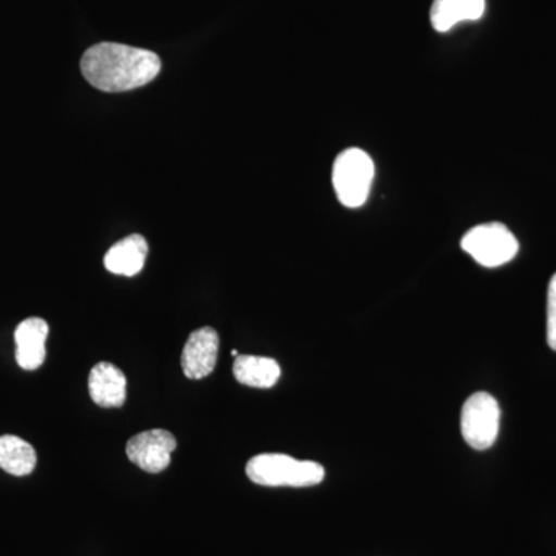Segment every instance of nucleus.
Segmentation results:
<instances>
[{
    "mask_svg": "<svg viewBox=\"0 0 556 556\" xmlns=\"http://www.w3.org/2000/svg\"><path fill=\"white\" fill-rule=\"evenodd\" d=\"M80 72L94 89L119 93L152 83L160 75L161 60L150 50L101 42L84 53Z\"/></svg>",
    "mask_w": 556,
    "mask_h": 556,
    "instance_id": "nucleus-1",
    "label": "nucleus"
},
{
    "mask_svg": "<svg viewBox=\"0 0 556 556\" xmlns=\"http://www.w3.org/2000/svg\"><path fill=\"white\" fill-rule=\"evenodd\" d=\"M248 478L265 486H313L325 479V468L313 460H298L281 453H263L249 460Z\"/></svg>",
    "mask_w": 556,
    "mask_h": 556,
    "instance_id": "nucleus-2",
    "label": "nucleus"
},
{
    "mask_svg": "<svg viewBox=\"0 0 556 556\" xmlns=\"http://www.w3.org/2000/svg\"><path fill=\"white\" fill-rule=\"evenodd\" d=\"M375 179V163L362 149H346L340 153L332 166V186L340 203L357 208L367 203Z\"/></svg>",
    "mask_w": 556,
    "mask_h": 556,
    "instance_id": "nucleus-3",
    "label": "nucleus"
},
{
    "mask_svg": "<svg viewBox=\"0 0 556 556\" xmlns=\"http://www.w3.org/2000/svg\"><path fill=\"white\" fill-rule=\"evenodd\" d=\"M460 248L479 265L497 268L515 258L519 243L507 226L486 223L468 230L460 241Z\"/></svg>",
    "mask_w": 556,
    "mask_h": 556,
    "instance_id": "nucleus-4",
    "label": "nucleus"
},
{
    "mask_svg": "<svg viewBox=\"0 0 556 556\" xmlns=\"http://www.w3.org/2000/svg\"><path fill=\"white\" fill-rule=\"evenodd\" d=\"M500 404L492 394L482 391L471 394L460 413L464 441L475 450L492 447L500 433Z\"/></svg>",
    "mask_w": 556,
    "mask_h": 556,
    "instance_id": "nucleus-5",
    "label": "nucleus"
},
{
    "mask_svg": "<svg viewBox=\"0 0 556 556\" xmlns=\"http://www.w3.org/2000/svg\"><path fill=\"white\" fill-rule=\"evenodd\" d=\"M177 439L166 430L142 431L127 442L126 453L135 466L148 473H160L170 466Z\"/></svg>",
    "mask_w": 556,
    "mask_h": 556,
    "instance_id": "nucleus-6",
    "label": "nucleus"
},
{
    "mask_svg": "<svg viewBox=\"0 0 556 556\" xmlns=\"http://www.w3.org/2000/svg\"><path fill=\"white\" fill-rule=\"evenodd\" d=\"M219 338L214 328H200L190 334L182 350L181 367L186 378H207L217 365Z\"/></svg>",
    "mask_w": 556,
    "mask_h": 556,
    "instance_id": "nucleus-7",
    "label": "nucleus"
},
{
    "mask_svg": "<svg viewBox=\"0 0 556 556\" xmlns=\"http://www.w3.org/2000/svg\"><path fill=\"white\" fill-rule=\"evenodd\" d=\"M47 338H49V324L43 318L30 317L21 321L14 332V340H16V362L22 369L35 371L46 362Z\"/></svg>",
    "mask_w": 556,
    "mask_h": 556,
    "instance_id": "nucleus-8",
    "label": "nucleus"
},
{
    "mask_svg": "<svg viewBox=\"0 0 556 556\" xmlns=\"http://www.w3.org/2000/svg\"><path fill=\"white\" fill-rule=\"evenodd\" d=\"M127 379L118 367L109 362L94 365L90 371L91 401L104 408L123 407L126 402Z\"/></svg>",
    "mask_w": 556,
    "mask_h": 556,
    "instance_id": "nucleus-9",
    "label": "nucleus"
},
{
    "mask_svg": "<svg viewBox=\"0 0 556 556\" xmlns=\"http://www.w3.org/2000/svg\"><path fill=\"white\" fill-rule=\"evenodd\" d=\"M148 254V241L144 237L134 233L109 249L104 266L116 276L134 277L144 268Z\"/></svg>",
    "mask_w": 556,
    "mask_h": 556,
    "instance_id": "nucleus-10",
    "label": "nucleus"
},
{
    "mask_svg": "<svg viewBox=\"0 0 556 556\" xmlns=\"http://www.w3.org/2000/svg\"><path fill=\"white\" fill-rule=\"evenodd\" d=\"M485 0H434L430 20L434 30L445 33L464 21H478L484 16Z\"/></svg>",
    "mask_w": 556,
    "mask_h": 556,
    "instance_id": "nucleus-11",
    "label": "nucleus"
},
{
    "mask_svg": "<svg viewBox=\"0 0 556 556\" xmlns=\"http://www.w3.org/2000/svg\"><path fill=\"white\" fill-rule=\"evenodd\" d=\"M233 376L243 386L273 388L280 379L281 368L270 357L239 356L233 362Z\"/></svg>",
    "mask_w": 556,
    "mask_h": 556,
    "instance_id": "nucleus-12",
    "label": "nucleus"
},
{
    "mask_svg": "<svg viewBox=\"0 0 556 556\" xmlns=\"http://www.w3.org/2000/svg\"><path fill=\"white\" fill-rule=\"evenodd\" d=\"M38 456L24 439L5 434L0 437V468L13 477H27L35 470Z\"/></svg>",
    "mask_w": 556,
    "mask_h": 556,
    "instance_id": "nucleus-13",
    "label": "nucleus"
},
{
    "mask_svg": "<svg viewBox=\"0 0 556 556\" xmlns=\"http://www.w3.org/2000/svg\"><path fill=\"white\" fill-rule=\"evenodd\" d=\"M547 343L556 351V273L547 289Z\"/></svg>",
    "mask_w": 556,
    "mask_h": 556,
    "instance_id": "nucleus-14",
    "label": "nucleus"
},
{
    "mask_svg": "<svg viewBox=\"0 0 556 556\" xmlns=\"http://www.w3.org/2000/svg\"><path fill=\"white\" fill-rule=\"evenodd\" d=\"M230 354H232L233 357H239L240 356L239 351H237V350L230 351Z\"/></svg>",
    "mask_w": 556,
    "mask_h": 556,
    "instance_id": "nucleus-15",
    "label": "nucleus"
}]
</instances>
